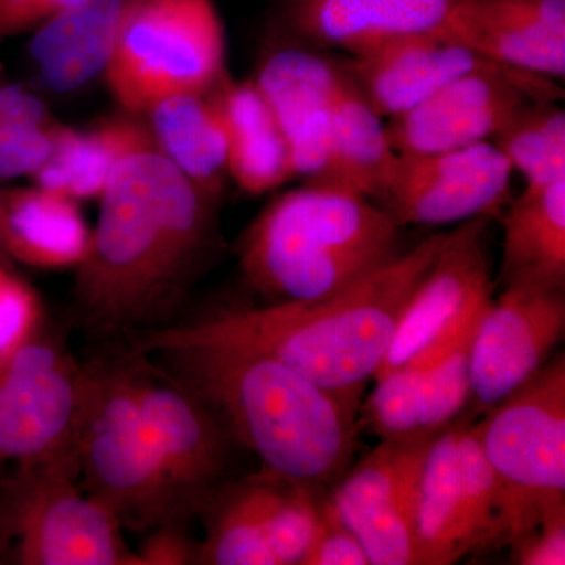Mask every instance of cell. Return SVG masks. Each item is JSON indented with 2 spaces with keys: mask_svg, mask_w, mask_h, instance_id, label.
Instances as JSON below:
<instances>
[{
  "mask_svg": "<svg viewBox=\"0 0 565 565\" xmlns=\"http://www.w3.org/2000/svg\"><path fill=\"white\" fill-rule=\"evenodd\" d=\"M98 200L90 245L74 267L77 322L99 341L172 326L221 247V202L154 145L122 159Z\"/></svg>",
  "mask_w": 565,
  "mask_h": 565,
  "instance_id": "1",
  "label": "cell"
},
{
  "mask_svg": "<svg viewBox=\"0 0 565 565\" xmlns=\"http://www.w3.org/2000/svg\"><path fill=\"white\" fill-rule=\"evenodd\" d=\"M437 233L343 291L310 303L233 308L132 338L131 353L181 343L245 345L289 364L345 403L362 407L405 307L446 241Z\"/></svg>",
  "mask_w": 565,
  "mask_h": 565,
  "instance_id": "2",
  "label": "cell"
},
{
  "mask_svg": "<svg viewBox=\"0 0 565 565\" xmlns=\"http://www.w3.org/2000/svg\"><path fill=\"white\" fill-rule=\"evenodd\" d=\"M143 355L199 393L262 470L332 492L351 467L360 408L269 353L181 343Z\"/></svg>",
  "mask_w": 565,
  "mask_h": 565,
  "instance_id": "3",
  "label": "cell"
},
{
  "mask_svg": "<svg viewBox=\"0 0 565 565\" xmlns=\"http://www.w3.org/2000/svg\"><path fill=\"white\" fill-rule=\"evenodd\" d=\"M399 230L366 196L310 181L264 207L241 236L237 259L266 305L318 302L396 258Z\"/></svg>",
  "mask_w": 565,
  "mask_h": 565,
  "instance_id": "4",
  "label": "cell"
},
{
  "mask_svg": "<svg viewBox=\"0 0 565 565\" xmlns=\"http://www.w3.org/2000/svg\"><path fill=\"white\" fill-rule=\"evenodd\" d=\"M74 451L82 489L122 530L145 534L167 522L166 490L126 359L93 360L81 366Z\"/></svg>",
  "mask_w": 565,
  "mask_h": 565,
  "instance_id": "5",
  "label": "cell"
},
{
  "mask_svg": "<svg viewBox=\"0 0 565 565\" xmlns=\"http://www.w3.org/2000/svg\"><path fill=\"white\" fill-rule=\"evenodd\" d=\"M476 426L503 489L508 544L546 515L565 511L563 351L476 419Z\"/></svg>",
  "mask_w": 565,
  "mask_h": 565,
  "instance_id": "6",
  "label": "cell"
},
{
  "mask_svg": "<svg viewBox=\"0 0 565 565\" xmlns=\"http://www.w3.org/2000/svg\"><path fill=\"white\" fill-rule=\"evenodd\" d=\"M225 32L212 0H137L104 77L122 110L141 115L225 76Z\"/></svg>",
  "mask_w": 565,
  "mask_h": 565,
  "instance_id": "7",
  "label": "cell"
},
{
  "mask_svg": "<svg viewBox=\"0 0 565 565\" xmlns=\"http://www.w3.org/2000/svg\"><path fill=\"white\" fill-rule=\"evenodd\" d=\"M145 433L161 473L167 522L192 523L234 481L237 441L226 424L191 386L147 356H126Z\"/></svg>",
  "mask_w": 565,
  "mask_h": 565,
  "instance_id": "8",
  "label": "cell"
},
{
  "mask_svg": "<svg viewBox=\"0 0 565 565\" xmlns=\"http://www.w3.org/2000/svg\"><path fill=\"white\" fill-rule=\"evenodd\" d=\"M463 414L427 446L415 494L419 565H449L508 545L503 489Z\"/></svg>",
  "mask_w": 565,
  "mask_h": 565,
  "instance_id": "9",
  "label": "cell"
},
{
  "mask_svg": "<svg viewBox=\"0 0 565 565\" xmlns=\"http://www.w3.org/2000/svg\"><path fill=\"white\" fill-rule=\"evenodd\" d=\"M17 559L25 565H143L122 527L79 484L74 445L20 465Z\"/></svg>",
  "mask_w": 565,
  "mask_h": 565,
  "instance_id": "10",
  "label": "cell"
},
{
  "mask_svg": "<svg viewBox=\"0 0 565 565\" xmlns=\"http://www.w3.org/2000/svg\"><path fill=\"white\" fill-rule=\"evenodd\" d=\"M489 217L460 223L408 300L374 381L404 366H429L473 334L492 302L484 237Z\"/></svg>",
  "mask_w": 565,
  "mask_h": 565,
  "instance_id": "11",
  "label": "cell"
},
{
  "mask_svg": "<svg viewBox=\"0 0 565 565\" xmlns=\"http://www.w3.org/2000/svg\"><path fill=\"white\" fill-rule=\"evenodd\" d=\"M552 77L486 62L385 122L399 156L433 154L492 140L516 111L535 102H559Z\"/></svg>",
  "mask_w": 565,
  "mask_h": 565,
  "instance_id": "12",
  "label": "cell"
},
{
  "mask_svg": "<svg viewBox=\"0 0 565 565\" xmlns=\"http://www.w3.org/2000/svg\"><path fill=\"white\" fill-rule=\"evenodd\" d=\"M512 172L503 152L489 141L399 156L392 182L373 203L401 228L493 218L508 206Z\"/></svg>",
  "mask_w": 565,
  "mask_h": 565,
  "instance_id": "13",
  "label": "cell"
},
{
  "mask_svg": "<svg viewBox=\"0 0 565 565\" xmlns=\"http://www.w3.org/2000/svg\"><path fill=\"white\" fill-rule=\"evenodd\" d=\"M565 332V289L505 288L486 308L468 353L465 414L481 418L550 359Z\"/></svg>",
  "mask_w": 565,
  "mask_h": 565,
  "instance_id": "14",
  "label": "cell"
},
{
  "mask_svg": "<svg viewBox=\"0 0 565 565\" xmlns=\"http://www.w3.org/2000/svg\"><path fill=\"white\" fill-rule=\"evenodd\" d=\"M79 397V364L33 334L0 364V457L22 465L73 446Z\"/></svg>",
  "mask_w": 565,
  "mask_h": 565,
  "instance_id": "15",
  "label": "cell"
},
{
  "mask_svg": "<svg viewBox=\"0 0 565 565\" xmlns=\"http://www.w3.org/2000/svg\"><path fill=\"white\" fill-rule=\"evenodd\" d=\"M427 446L381 441L330 492L371 565H419L415 494Z\"/></svg>",
  "mask_w": 565,
  "mask_h": 565,
  "instance_id": "16",
  "label": "cell"
},
{
  "mask_svg": "<svg viewBox=\"0 0 565 565\" xmlns=\"http://www.w3.org/2000/svg\"><path fill=\"white\" fill-rule=\"evenodd\" d=\"M433 33L498 65L565 74V0H457Z\"/></svg>",
  "mask_w": 565,
  "mask_h": 565,
  "instance_id": "17",
  "label": "cell"
},
{
  "mask_svg": "<svg viewBox=\"0 0 565 565\" xmlns=\"http://www.w3.org/2000/svg\"><path fill=\"white\" fill-rule=\"evenodd\" d=\"M471 338L429 366L399 367L374 381L360 407V427L381 441L405 445L430 444L448 430L467 411Z\"/></svg>",
  "mask_w": 565,
  "mask_h": 565,
  "instance_id": "18",
  "label": "cell"
},
{
  "mask_svg": "<svg viewBox=\"0 0 565 565\" xmlns=\"http://www.w3.org/2000/svg\"><path fill=\"white\" fill-rule=\"evenodd\" d=\"M344 74L315 52L270 55L255 82L288 140L296 177L318 181L329 162L338 96Z\"/></svg>",
  "mask_w": 565,
  "mask_h": 565,
  "instance_id": "19",
  "label": "cell"
},
{
  "mask_svg": "<svg viewBox=\"0 0 565 565\" xmlns=\"http://www.w3.org/2000/svg\"><path fill=\"white\" fill-rule=\"evenodd\" d=\"M484 58L435 33H415L353 55V84L382 118L414 109Z\"/></svg>",
  "mask_w": 565,
  "mask_h": 565,
  "instance_id": "20",
  "label": "cell"
},
{
  "mask_svg": "<svg viewBox=\"0 0 565 565\" xmlns=\"http://www.w3.org/2000/svg\"><path fill=\"white\" fill-rule=\"evenodd\" d=\"M137 0H74L39 25L31 57L52 92L84 88L109 66L118 36Z\"/></svg>",
  "mask_w": 565,
  "mask_h": 565,
  "instance_id": "21",
  "label": "cell"
},
{
  "mask_svg": "<svg viewBox=\"0 0 565 565\" xmlns=\"http://www.w3.org/2000/svg\"><path fill=\"white\" fill-rule=\"evenodd\" d=\"M222 81L210 90L167 96L141 114L154 147L188 180L218 202L228 177V126L222 106Z\"/></svg>",
  "mask_w": 565,
  "mask_h": 565,
  "instance_id": "22",
  "label": "cell"
},
{
  "mask_svg": "<svg viewBox=\"0 0 565 565\" xmlns=\"http://www.w3.org/2000/svg\"><path fill=\"white\" fill-rule=\"evenodd\" d=\"M90 237L76 200L39 185L0 191V245L10 258L39 269L76 267Z\"/></svg>",
  "mask_w": 565,
  "mask_h": 565,
  "instance_id": "23",
  "label": "cell"
},
{
  "mask_svg": "<svg viewBox=\"0 0 565 565\" xmlns=\"http://www.w3.org/2000/svg\"><path fill=\"white\" fill-rule=\"evenodd\" d=\"M457 0H305L297 25L322 46L356 55L385 41L437 31Z\"/></svg>",
  "mask_w": 565,
  "mask_h": 565,
  "instance_id": "24",
  "label": "cell"
},
{
  "mask_svg": "<svg viewBox=\"0 0 565 565\" xmlns=\"http://www.w3.org/2000/svg\"><path fill=\"white\" fill-rule=\"evenodd\" d=\"M505 288L565 289V180L525 189L504 217Z\"/></svg>",
  "mask_w": 565,
  "mask_h": 565,
  "instance_id": "25",
  "label": "cell"
},
{
  "mask_svg": "<svg viewBox=\"0 0 565 565\" xmlns=\"http://www.w3.org/2000/svg\"><path fill=\"white\" fill-rule=\"evenodd\" d=\"M154 145L141 115L126 111L88 129L63 126L55 150L33 184L76 200L99 199L122 159Z\"/></svg>",
  "mask_w": 565,
  "mask_h": 565,
  "instance_id": "26",
  "label": "cell"
},
{
  "mask_svg": "<svg viewBox=\"0 0 565 565\" xmlns=\"http://www.w3.org/2000/svg\"><path fill=\"white\" fill-rule=\"evenodd\" d=\"M228 126V177L250 195L275 191L296 177L291 150L273 107L255 81L221 84Z\"/></svg>",
  "mask_w": 565,
  "mask_h": 565,
  "instance_id": "27",
  "label": "cell"
},
{
  "mask_svg": "<svg viewBox=\"0 0 565 565\" xmlns=\"http://www.w3.org/2000/svg\"><path fill=\"white\" fill-rule=\"evenodd\" d=\"M399 154L394 151L384 118L371 107L352 79L338 96L329 162L318 181L341 185L375 202L388 188Z\"/></svg>",
  "mask_w": 565,
  "mask_h": 565,
  "instance_id": "28",
  "label": "cell"
},
{
  "mask_svg": "<svg viewBox=\"0 0 565 565\" xmlns=\"http://www.w3.org/2000/svg\"><path fill=\"white\" fill-rule=\"evenodd\" d=\"M202 565H277L259 514L252 475L234 479L202 512Z\"/></svg>",
  "mask_w": 565,
  "mask_h": 565,
  "instance_id": "29",
  "label": "cell"
},
{
  "mask_svg": "<svg viewBox=\"0 0 565 565\" xmlns=\"http://www.w3.org/2000/svg\"><path fill=\"white\" fill-rule=\"evenodd\" d=\"M526 188L565 180V111L559 102H535L516 111L492 137Z\"/></svg>",
  "mask_w": 565,
  "mask_h": 565,
  "instance_id": "30",
  "label": "cell"
},
{
  "mask_svg": "<svg viewBox=\"0 0 565 565\" xmlns=\"http://www.w3.org/2000/svg\"><path fill=\"white\" fill-rule=\"evenodd\" d=\"M252 478L264 533L277 565L302 564L313 539L318 500L323 492L266 470Z\"/></svg>",
  "mask_w": 565,
  "mask_h": 565,
  "instance_id": "31",
  "label": "cell"
},
{
  "mask_svg": "<svg viewBox=\"0 0 565 565\" xmlns=\"http://www.w3.org/2000/svg\"><path fill=\"white\" fill-rule=\"evenodd\" d=\"M61 121L51 125H0V180L33 177L57 145Z\"/></svg>",
  "mask_w": 565,
  "mask_h": 565,
  "instance_id": "32",
  "label": "cell"
},
{
  "mask_svg": "<svg viewBox=\"0 0 565 565\" xmlns=\"http://www.w3.org/2000/svg\"><path fill=\"white\" fill-rule=\"evenodd\" d=\"M40 303L28 282L0 266V364L39 330Z\"/></svg>",
  "mask_w": 565,
  "mask_h": 565,
  "instance_id": "33",
  "label": "cell"
},
{
  "mask_svg": "<svg viewBox=\"0 0 565 565\" xmlns=\"http://www.w3.org/2000/svg\"><path fill=\"white\" fill-rule=\"evenodd\" d=\"M300 565H370L362 544L341 519L330 492L319 497L313 539Z\"/></svg>",
  "mask_w": 565,
  "mask_h": 565,
  "instance_id": "34",
  "label": "cell"
},
{
  "mask_svg": "<svg viewBox=\"0 0 565 565\" xmlns=\"http://www.w3.org/2000/svg\"><path fill=\"white\" fill-rule=\"evenodd\" d=\"M511 564L564 565L565 511L546 515L539 525L516 535L508 544Z\"/></svg>",
  "mask_w": 565,
  "mask_h": 565,
  "instance_id": "35",
  "label": "cell"
},
{
  "mask_svg": "<svg viewBox=\"0 0 565 565\" xmlns=\"http://www.w3.org/2000/svg\"><path fill=\"white\" fill-rule=\"evenodd\" d=\"M199 545L191 534V523L172 520L145 533L137 555L143 565L199 564Z\"/></svg>",
  "mask_w": 565,
  "mask_h": 565,
  "instance_id": "36",
  "label": "cell"
},
{
  "mask_svg": "<svg viewBox=\"0 0 565 565\" xmlns=\"http://www.w3.org/2000/svg\"><path fill=\"white\" fill-rule=\"evenodd\" d=\"M50 17V0H0V43L40 25Z\"/></svg>",
  "mask_w": 565,
  "mask_h": 565,
  "instance_id": "37",
  "label": "cell"
},
{
  "mask_svg": "<svg viewBox=\"0 0 565 565\" xmlns=\"http://www.w3.org/2000/svg\"><path fill=\"white\" fill-rule=\"evenodd\" d=\"M74 0H50V14L54 13L55 10L62 9V7L68 6Z\"/></svg>",
  "mask_w": 565,
  "mask_h": 565,
  "instance_id": "38",
  "label": "cell"
},
{
  "mask_svg": "<svg viewBox=\"0 0 565 565\" xmlns=\"http://www.w3.org/2000/svg\"><path fill=\"white\" fill-rule=\"evenodd\" d=\"M2 256L6 258L7 255L6 252H3L2 245H0V258H2Z\"/></svg>",
  "mask_w": 565,
  "mask_h": 565,
  "instance_id": "39",
  "label": "cell"
}]
</instances>
